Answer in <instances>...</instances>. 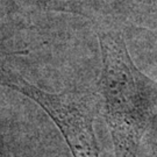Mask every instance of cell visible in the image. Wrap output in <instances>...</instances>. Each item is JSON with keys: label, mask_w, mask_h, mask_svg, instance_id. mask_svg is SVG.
I'll use <instances>...</instances> for the list:
<instances>
[{"label": "cell", "mask_w": 157, "mask_h": 157, "mask_svg": "<svg viewBox=\"0 0 157 157\" xmlns=\"http://www.w3.org/2000/svg\"><path fill=\"white\" fill-rule=\"evenodd\" d=\"M99 91L117 157H135L157 118V84L139 70L120 36H99Z\"/></svg>", "instance_id": "6da1fadb"}, {"label": "cell", "mask_w": 157, "mask_h": 157, "mask_svg": "<svg viewBox=\"0 0 157 157\" xmlns=\"http://www.w3.org/2000/svg\"><path fill=\"white\" fill-rule=\"evenodd\" d=\"M0 85L20 92L42 107L61 130L73 157H99L93 127L95 95L43 91L5 67H0Z\"/></svg>", "instance_id": "7a4b0ae2"}]
</instances>
